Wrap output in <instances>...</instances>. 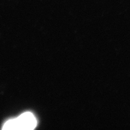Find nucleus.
<instances>
[{"instance_id": "obj_1", "label": "nucleus", "mask_w": 130, "mask_h": 130, "mask_svg": "<svg viewBox=\"0 0 130 130\" xmlns=\"http://www.w3.org/2000/svg\"><path fill=\"white\" fill-rule=\"evenodd\" d=\"M37 121L35 116L30 112H25L17 118L10 119L4 124L3 129L30 130L35 128Z\"/></svg>"}]
</instances>
